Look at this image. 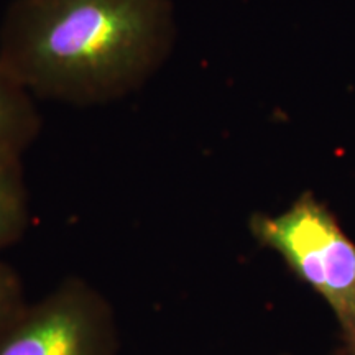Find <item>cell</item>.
Here are the masks:
<instances>
[{"label":"cell","instance_id":"cell-1","mask_svg":"<svg viewBox=\"0 0 355 355\" xmlns=\"http://www.w3.org/2000/svg\"><path fill=\"white\" fill-rule=\"evenodd\" d=\"M176 42L173 0H12L0 66L35 99L92 107L140 91Z\"/></svg>","mask_w":355,"mask_h":355},{"label":"cell","instance_id":"cell-2","mask_svg":"<svg viewBox=\"0 0 355 355\" xmlns=\"http://www.w3.org/2000/svg\"><path fill=\"white\" fill-rule=\"evenodd\" d=\"M248 229L326 300L339 324L340 354L355 355V243L329 207L306 191L279 214L255 212Z\"/></svg>","mask_w":355,"mask_h":355},{"label":"cell","instance_id":"cell-3","mask_svg":"<svg viewBox=\"0 0 355 355\" xmlns=\"http://www.w3.org/2000/svg\"><path fill=\"white\" fill-rule=\"evenodd\" d=\"M114 347L109 308L78 282L26 306L0 336V355H114Z\"/></svg>","mask_w":355,"mask_h":355},{"label":"cell","instance_id":"cell-4","mask_svg":"<svg viewBox=\"0 0 355 355\" xmlns=\"http://www.w3.org/2000/svg\"><path fill=\"white\" fill-rule=\"evenodd\" d=\"M42 130L37 99L0 66V157H24Z\"/></svg>","mask_w":355,"mask_h":355},{"label":"cell","instance_id":"cell-5","mask_svg":"<svg viewBox=\"0 0 355 355\" xmlns=\"http://www.w3.org/2000/svg\"><path fill=\"white\" fill-rule=\"evenodd\" d=\"M28 217V191L21 158L0 157V252L20 241Z\"/></svg>","mask_w":355,"mask_h":355},{"label":"cell","instance_id":"cell-6","mask_svg":"<svg viewBox=\"0 0 355 355\" xmlns=\"http://www.w3.org/2000/svg\"><path fill=\"white\" fill-rule=\"evenodd\" d=\"M21 279L12 266L0 261V336L26 308Z\"/></svg>","mask_w":355,"mask_h":355}]
</instances>
